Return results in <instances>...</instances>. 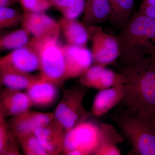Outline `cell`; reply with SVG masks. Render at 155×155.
Returning a JSON list of instances; mask_svg holds the SVG:
<instances>
[{"mask_svg":"<svg viewBox=\"0 0 155 155\" xmlns=\"http://www.w3.org/2000/svg\"><path fill=\"white\" fill-rule=\"evenodd\" d=\"M110 12L108 20L114 29L120 31L133 14L134 0H110Z\"/></svg>","mask_w":155,"mask_h":155,"instance_id":"cell-20","label":"cell"},{"mask_svg":"<svg viewBox=\"0 0 155 155\" xmlns=\"http://www.w3.org/2000/svg\"><path fill=\"white\" fill-rule=\"evenodd\" d=\"M100 124L87 119L66 133L63 153L67 155H95L100 138Z\"/></svg>","mask_w":155,"mask_h":155,"instance_id":"cell-6","label":"cell"},{"mask_svg":"<svg viewBox=\"0 0 155 155\" xmlns=\"http://www.w3.org/2000/svg\"><path fill=\"white\" fill-rule=\"evenodd\" d=\"M87 87L80 85L72 87L64 91L54 112L55 119L64 126L66 133L80 122L93 116L84 108L83 101Z\"/></svg>","mask_w":155,"mask_h":155,"instance_id":"cell-5","label":"cell"},{"mask_svg":"<svg viewBox=\"0 0 155 155\" xmlns=\"http://www.w3.org/2000/svg\"><path fill=\"white\" fill-rule=\"evenodd\" d=\"M18 2L19 0H0V8L11 7Z\"/></svg>","mask_w":155,"mask_h":155,"instance_id":"cell-30","label":"cell"},{"mask_svg":"<svg viewBox=\"0 0 155 155\" xmlns=\"http://www.w3.org/2000/svg\"><path fill=\"white\" fill-rule=\"evenodd\" d=\"M52 7H54L63 14L70 8L74 3V0H48Z\"/></svg>","mask_w":155,"mask_h":155,"instance_id":"cell-28","label":"cell"},{"mask_svg":"<svg viewBox=\"0 0 155 155\" xmlns=\"http://www.w3.org/2000/svg\"><path fill=\"white\" fill-rule=\"evenodd\" d=\"M58 86L54 84L40 79L26 89V94L33 106L44 107L51 105L58 96Z\"/></svg>","mask_w":155,"mask_h":155,"instance_id":"cell-16","label":"cell"},{"mask_svg":"<svg viewBox=\"0 0 155 155\" xmlns=\"http://www.w3.org/2000/svg\"><path fill=\"white\" fill-rule=\"evenodd\" d=\"M54 118L53 113H44L29 110L11 117L8 122L10 130L15 138L25 134L34 132L44 127Z\"/></svg>","mask_w":155,"mask_h":155,"instance_id":"cell-10","label":"cell"},{"mask_svg":"<svg viewBox=\"0 0 155 155\" xmlns=\"http://www.w3.org/2000/svg\"><path fill=\"white\" fill-rule=\"evenodd\" d=\"M88 27L91 42L93 65L107 67L116 63L120 54L116 36L107 33L98 25Z\"/></svg>","mask_w":155,"mask_h":155,"instance_id":"cell-7","label":"cell"},{"mask_svg":"<svg viewBox=\"0 0 155 155\" xmlns=\"http://www.w3.org/2000/svg\"><path fill=\"white\" fill-rule=\"evenodd\" d=\"M66 63V80L79 77L93 64L91 51L86 47L62 45Z\"/></svg>","mask_w":155,"mask_h":155,"instance_id":"cell-9","label":"cell"},{"mask_svg":"<svg viewBox=\"0 0 155 155\" xmlns=\"http://www.w3.org/2000/svg\"><path fill=\"white\" fill-rule=\"evenodd\" d=\"M139 13L147 17L155 19V7L140 5L138 11Z\"/></svg>","mask_w":155,"mask_h":155,"instance_id":"cell-29","label":"cell"},{"mask_svg":"<svg viewBox=\"0 0 155 155\" xmlns=\"http://www.w3.org/2000/svg\"><path fill=\"white\" fill-rule=\"evenodd\" d=\"M23 16V13L11 7L0 8V28H13L21 25Z\"/></svg>","mask_w":155,"mask_h":155,"instance_id":"cell-24","label":"cell"},{"mask_svg":"<svg viewBox=\"0 0 155 155\" xmlns=\"http://www.w3.org/2000/svg\"><path fill=\"white\" fill-rule=\"evenodd\" d=\"M60 36L32 37L28 41L39 57L40 79L58 86L66 80V63L62 45L59 43Z\"/></svg>","mask_w":155,"mask_h":155,"instance_id":"cell-4","label":"cell"},{"mask_svg":"<svg viewBox=\"0 0 155 155\" xmlns=\"http://www.w3.org/2000/svg\"><path fill=\"white\" fill-rule=\"evenodd\" d=\"M30 34L24 28L16 29L0 38L1 51L15 50L25 45L30 40Z\"/></svg>","mask_w":155,"mask_h":155,"instance_id":"cell-22","label":"cell"},{"mask_svg":"<svg viewBox=\"0 0 155 155\" xmlns=\"http://www.w3.org/2000/svg\"><path fill=\"white\" fill-rule=\"evenodd\" d=\"M110 12V0H86L82 22L87 26L108 20Z\"/></svg>","mask_w":155,"mask_h":155,"instance_id":"cell-19","label":"cell"},{"mask_svg":"<svg viewBox=\"0 0 155 155\" xmlns=\"http://www.w3.org/2000/svg\"><path fill=\"white\" fill-rule=\"evenodd\" d=\"M22 28L33 37L61 35L59 22L48 16L45 13L23 12Z\"/></svg>","mask_w":155,"mask_h":155,"instance_id":"cell-12","label":"cell"},{"mask_svg":"<svg viewBox=\"0 0 155 155\" xmlns=\"http://www.w3.org/2000/svg\"><path fill=\"white\" fill-rule=\"evenodd\" d=\"M17 140L24 154L48 155L41 147L35 132L20 136L17 137Z\"/></svg>","mask_w":155,"mask_h":155,"instance_id":"cell-23","label":"cell"},{"mask_svg":"<svg viewBox=\"0 0 155 155\" xmlns=\"http://www.w3.org/2000/svg\"><path fill=\"white\" fill-rule=\"evenodd\" d=\"M40 79V75H33L29 72L13 69L0 68L1 84L7 88L19 90L26 89Z\"/></svg>","mask_w":155,"mask_h":155,"instance_id":"cell-18","label":"cell"},{"mask_svg":"<svg viewBox=\"0 0 155 155\" xmlns=\"http://www.w3.org/2000/svg\"><path fill=\"white\" fill-rule=\"evenodd\" d=\"M118 72L125 79L122 103L140 113L155 115V64H122Z\"/></svg>","mask_w":155,"mask_h":155,"instance_id":"cell-2","label":"cell"},{"mask_svg":"<svg viewBox=\"0 0 155 155\" xmlns=\"http://www.w3.org/2000/svg\"><path fill=\"white\" fill-rule=\"evenodd\" d=\"M0 68L31 72L40 69L38 54L29 44L13 50L0 59Z\"/></svg>","mask_w":155,"mask_h":155,"instance_id":"cell-8","label":"cell"},{"mask_svg":"<svg viewBox=\"0 0 155 155\" xmlns=\"http://www.w3.org/2000/svg\"><path fill=\"white\" fill-rule=\"evenodd\" d=\"M124 95L123 84L100 90L94 100L91 111L92 115L96 117L104 116L122 102Z\"/></svg>","mask_w":155,"mask_h":155,"instance_id":"cell-14","label":"cell"},{"mask_svg":"<svg viewBox=\"0 0 155 155\" xmlns=\"http://www.w3.org/2000/svg\"><path fill=\"white\" fill-rule=\"evenodd\" d=\"M100 127V141L95 155L121 154V151L117 145L124 141V136L110 124L101 123Z\"/></svg>","mask_w":155,"mask_h":155,"instance_id":"cell-17","label":"cell"},{"mask_svg":"<svg viewBox=\"0 0 155 155\" xmlns=\"http://www.w3.org/2000/svg\"><path fill=\"white\" fill-rule=\"evenodd\" d=\"M23 12L45 13L51 6L48 0H19Z\"/></svg>","mask_w":155,"mask_h":155,"instance_id":"cell-26","label":"cell"},{"mask_svg":"<svg viewBox=\"0 0 155 155\" xmlns=\"http://www.w3.org/2000/svg\"><path fill=\"white\" fill-rule=\"evenodd\" d=\"M141 5H145L154 6L155 7V0H143Z\"/></svg>","mask_w":155,"mask_h":155,"instance_id":"cell-31","label":"cell"},{"mask_svg":"<svg viewBox=\"0 0 155 155\" xmlns=\"http://www.w3.org/2000/svg\"><path fill=\"white\" fill-rule=\"evenodd\" d=\"M18 142L12 133L6 117L0 112V155H20Z\"/></svg>","mask_w":155,"mask_h":155,"instance_id":"cell-21","label":"cell"},{"mask_svg":"<svg viewBox=\"0 0 155 155\" xmlns=\"http://www.w3.org/2000/svg\"><path fill=\"white\" fill-rule=\"evenodd\" d=\"M35 134L48 155H58L63 152L66 131L55 118L35 130Z\"/></svg>","mask_w":155,"mask_h":155,"instance_id":"cell-11","label":"cell"},{"mask_svg":"<svg viewBox=\"0 0 155 155\" xmlns=\"http://www.w3.org/2000/svg\"><path fill=\"white\" fill-rule=\"evenodd\" d=\"M116 37L120 64L150 62L155 64V19L134 11Z\"/></svg>","mask_w":155,"mask_h":155,"instance_id":"cell-1","label":"cell"},{"mask_svg":"<svg viewBox=\"0 0 155 155\" xmlns=\"http://www.w3.org/2000/svg\"><path fill=\"white\" fill-rule=\"evenodd\" d=\"M33 106L26 93L19 90L3 89L0 95V112L7 117H15L31 110Z\"/></svg>","mask_w":155,"mask_h":155,"instance_id":"cell-13","label":"cell"},{"mask_svg":"<svg viewBox=\"0 0 155 155\" xmlns=\"http://www.w3.org/2000/svg\"><path fill=\"white\" fill-rule=\"evenodd\" d=\"M86 0H74L73 5L62 14L63 17L67 19H76L83 14Z\"/></svg>","mask_w":155,"mask_h":155,"instance_id":"cell-27","label":"cell"},{"mask_svg":"<svg viewBox=\"0 0 155 155\" xmlns=\"http://www.w3.org/2000/svg\"><path fill=\"white\" fill-rule=\"evenodd\" d=\"M105 67L100 65H92L79 77V82L87 88L99 89L102 72Z\"/></svg>","mask_w":155,"mask_h":155,"instance_id":"cell-25","label":"cell"},{"mask_svg":"<svg viewBox=\"0 0 155 155\" xmlns=\"http://www.w3.org/2000/svg\"><path fill=\"white\" fill-rule=\"evenodd\" d=\"M61 32L67 44L77 46L86 47L90 40L88 26L76 19H67L64 17L59 19Z\"/></svg>","mask_w":155,"mask_h":155,"instance_id":"cell-15","label":"cell"},{"mask_svg":"<svg viewBox=\"0 0 155 155\" xmlns=\"http://www.w3.org/2000/svg\"><path fill=\"white\" fill-rule=\"evenodd\" d=\"M122 135L130 143V155H155V115L140 113L127 107L112 115Z\"/></svg>","mask_w":155,"mask_h":155,"instance_id":"cell-3","label":"cell"}]
</instances>
